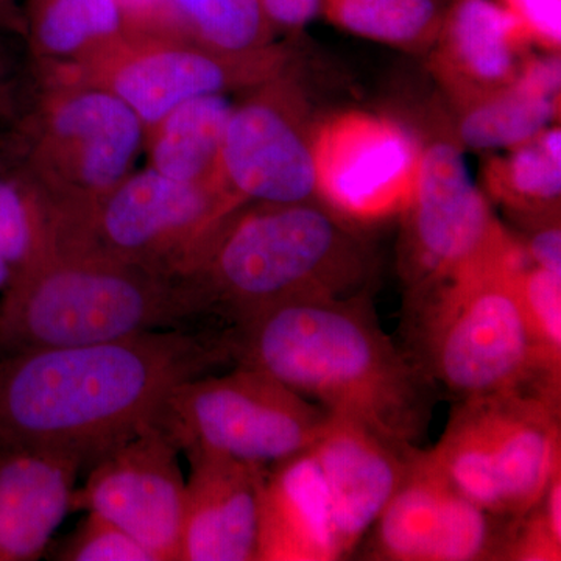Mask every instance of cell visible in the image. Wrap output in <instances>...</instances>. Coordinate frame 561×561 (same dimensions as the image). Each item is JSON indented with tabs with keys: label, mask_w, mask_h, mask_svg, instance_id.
<instances>
[{
	"label": "cell",
	"mask_w": 561,
	"mask_h": 561,
	"mask_svg": "<svg viewBox=\"0 0 561 561\" xmlns=\"http://www.w3.org/2000/svg\"><path fill=\"white\" fill-rule=\"evenodd\" d=\"M232 364L224 330H168L0 354V451L58 449L90 467L154 424L180 383Z\"/></svg>",
	"instance_id": "cell-1"
},
{
	"label": "cell",
	"mask_w": 561,
	"mask_h": 561,
	"mask_svg": "<svg viewBox=\"0 0 561 561\" xmlns=\"http://www.w3.org/2000/svg\"><path fill=\"white\" fill-rule=\"evenodd\" d=\"M232 364L268 373L337 419L420 448L434 382L383 332L368 291L271 306L224 328Z\"/></svg>",
	"instance_id": "cell-2"
},
{
	"label": "cell",
	"mask_w": 561,
	"mask_h": 561,
	"mask_svg": "<svg viewBox=\"0 0 561 561\" xmlns=\"http://www.w3.org/2000/svg\"><path fill=\"white\" fill-rule=\"evenodd\" d=\"M375 254L320 203L247 202L203 243L183 279L221 328L294 300L368 291Z\"/></svg>",
	"instance_id": "cell-3"
},
{
	"label": "cell",
	"mask_w": 561,
	"mask_h": 561,
	"mask_svg": "<svg viewBox=\"0 0 561 561\" xmlns=\"http://www.w3.org/2000/svg\"><path fill=\"white\" fill-rule=\"evenodd\" d=\"M516 236L470 267L408 301L416 365L456 401L531 390L561 402V382L542 370L518 291L527 264Z\"/></svg>",
	"instance_id": "cell-4"
},
{
	"label": "cell",
	"mask_w": 561,
	"mask_h": 561,
	"mask_svg": "<svg viewBox=\"0 0 561 561\" xmlns=\"http://www.w3.org/2000/svg\"><path fill=\"white\" fill-rule=\"evenodd\" d=\"M209 319L197 291L88 251L57 249L11 279L0 302V354L95 345Z\"/></svg>",
	"instance_id": "cell-5"
},
{
	"label": "cell",
	"mask_w": 561,
	"mask_h": 561,
	"mask_svg": "<svg viewBox=\"0 0 561 561\" xmlns=\"http://www.w3.org/2000/svg\"><path fill=\"white\" fill-rule=\"evenodd\" d=\"M426 454L483 511L518 518L561 470V402L531 390L457 401Z\"/></svg>",
	"instance_id": "cell-6"
},
{
	"label": "cell",
	"mask_w": 561,
	"mask_h": 561,
	"mask_svg": "<svg viewBox=\"0 0 561 561\" xmlns=\"http://www.w3.org/2000/svg\"><path fill=\"white\" fill-rule=\"evenodd\" d=\"M278 44L224 51L183 36L121 32L66 62L38 66L41 84H81L116 95L138 116L144 135L181 103L231 91H251L290 70Z\"/></svg>",
	"instance_id": "cell-7"
},
{
	"label": "cell",
	"mask_w": 561,
	"mask_h": 561,
	"mask_svg": "<svg viewBox=\"0 0 561 561\" xmlns=\"http://www.w3.org/2000/svg\"><path fill=\"white\" fill-rule=\"evenodd\" d=\"M243 203L231 191L180 183L147 165L91 205L57 216V249L183 279L203 243Z\"/></svg>",
	"instance_id": "cell-8"
},
{
	"label": "cell",
	"mask_w": 561,
	"mask_h": 561,
	"mask_svg": "<svg viewBox=\"0 0 561 561\" xmlns=\"http://www.w3.org/2000/svg\"><path fill=\"white\" fill-rule=\"evenodd\" d=\"M21 131L18 164L57 216L116 187L144 150L138 116L108 91L81 84H41Z\"/></svg>",
	"instance_id": "cell-9"
},
{
	"label": "cell",
	"mask_w": 561,
	"mask_h": 561,
	"mask_svg": "<svg viewBox=\"0 0 561 561\" xmlns=\"http://www.w3.org/2000/svg\"><path fill=\"white\" fill-rule=\"evenodd\" d=\"M330 413L268 373L234 365L180 383L154 424L180 451L213 453L271 467L311 448Z\"/></svg>",
	"instance_id": "cell-10"
},
{
	"label": "cell",
	"mask_w": 561,
	"mask_h": 561,
	"mask_svg": "<svg viewBox=\"0 0 561 561\" xmlns=\"http://www.w3.org/2000/svg\"><path fill=\"white\" fill-rule=\"evenodd\" d=\"M401 219L405 298L453 278L511 236L472 183L456 138L424 142L419 181Z\"/></svg>",
	"instance_id": "cell-11"
},
{
	"label": "cell",
	"mask_w": 561,
	"mask_h": 561,
	"mask_svg": "<svg viewBox=\"0 0 561 561\" xmlns=\"http://www.w3.org/2000/svg\"><path fill=\"white\" fill-rule=\"evenodd\" d=\"M424 142L400 121L342 111L316 125L317 198L364 227L401 216L419 181Z\"/></svg>",
	"instance_id": "cell-12"
},
{
	"label": "cell",
	"mask_w": 561,
	"mask_h": 561,
	"mask_svg": "<svg viewBox=\"0 0 561 561\" xmlns=\"http://www.w3.org/2000/svg\"><path fill=\"white\" fill-rule=\"evenodd\" d=\"M316 125L290 70L232 105L221 142V173L232 194L256 203L319 201Z\"/></svg>",
	"instance_id": "cell-13"
},
{
	"label": "cell",
	"mask_w": 561,
	"mask_h": 561,
	"mask_svg": "<svg viewBox=\"0 0 561 561\" xmlns=\"http://www.w3.org/2000/svg\"><path fill=\"white\" fill-rule=\"evenodd\" d=\"M179 453L158 424H149L92 461L87 481L72 491L70 512L116 524L154 561H179L186 491Z\"/></svg>",
	"instance_id": "cell-14"
},
{
	"label": "cell",
	"mask_w": 561,
	"mask_h": 561,
	"mask_svg": "<svg viewBox=\"0 0 561 561\" xmlns=\"http://www.w3.org/2000/svg\"><path fill=\"white\" fill-rule=\"evenodd\" d=\"M508 519L491 515L460 493L415 448L400 485L365 545V559L382 561L500 560Z\"/></svg>",
	"instance_id": "cell-15"
},
{
	"label": "cell",
	"mask_w": 561,
	"mask_h": 561,
	"mask_svg": "<svg viewBox=\"0 0 561 561\" xmlns=\"http://www.w3.org/2000/svg\"><path fill=\"white\" fill-rule=\"evenodd\" d=\"M179 561H256L262 485L268 467L213 453L186 454Z\"/></svg>",
	"instance_id": "cell-16"
},
{
	"label": "cell",
	"mask_w": 561,
	"mask_h": 561,
	"mask_svg": "<svg viewBox=\"0 0 561 561\" xmlns=\"http://www.w3.org/2000/svg\"><path fill=\"white\" fill-rule=\"evenodd\" d=\"M330 500L335 542L342 560L356 551L400 485L413 449L331 416L311 446Z\"/></svg>",
	"instance_id": "cell-17"
},
{
	"label": "cell",
	"mask_w": 561,
	"mask_h": 561,
	"mask_svg": "<svg viewBox=\"0 0 561 561\" xmlns=\"http://www.w3.org/2000/svg\"><path fill=\"white\" fill-rule=\"evenodd\" d=\"M530 44L504 5L493 0H453L432 44V70L460 105L515 80Z\"/></svg>",
	"instance_id": "cell-18"
},
{
	"label": "cell",
	"mask_w": 561,
	"mask_h": 561,
	"mask_svg": "<svg viewBox=\"0 0 561 561\" xmlns=\"http://www.w3.org/2000/svg\"><path fill=\"white\" fill-rule=\"evenodd\" d=\"M84 461L58 449L0 451V561H33L46 553L70 513Z\"/></svg>",
	"instance_id": "cell-19"
},
{
	"label": "cell",
	"mask_w": 561,
	"mask_h": 561,
	"mask_svg": "<svg viewBox=\"0 0 561 561\" xmlns=\"http://www.w3.org/2000/svg\"><path fill=\"white\" fill-rule=\"evenodd\" d=\"M335 560L342 557L312 448L271 465L261 491L256 561Z\"/></svg>",
	"instance_id": "cell-20"
},
{
	"label": "cell",
	"mask_w": 561,
	"mask_h": 561,
	"mask_svg": "<svg viewBox=\"0 0 561 561\" xmlns=\"http://www.w3.org/2000/svg\"><path fill=\"white\" fill-rule=\"evenodd\" d=\"M559 51L527 55L511 83L457 105L456 140L472 150L512 149L548 128L560 113Z\"/></svg>",
	"instance_id": "cell-21"
},
{
	"label": "cell",
	"mask_w": 561,
	"mask_h": 561,
	"mask_svg": "<svg viewBox=\"0 0 561 561\" xmlns=\"http://www.w3.org/2000/svg\"><path fill=\"white\" fill-rule=\"evenodd\" d=\"M231 108L225 95L181 103L144 135L147 165L180 183L230 191L221 173V142Z\"/></svg>",
	"instance_id": "cell-22"
},
{
	"label": "cell",
	"mask_w": 561,
	"mask_h": 561,
	"mask_svg": "<svg viewBox=\"0 0 561 561\" xmlns=\"http://www.w3.org/2000/svg\"><path fill=\"white\" fill-rule=\"evenodd\" d=\"M490 157L483 180L491 197L516 220L560 213L561 130L549 125L535 138Z\"/></svg>",
	"instance_id": "cell-23"
},
{
	"label": "cell",
	"mask_w": 561,
	"mask_h": 561,
	"mask_svg": "<svg viewBox=\"0 0 561 561\" xmlns=\"http://www.w3.org/2000/svg\"><path fill=\"white\" fill-rule=\"evenodd\" d=\"M121 32L114 0H28L25 36L38 66L77 60Z\"/></svg>",
	"instance_id": "cell-24"
},
{
	"label": "cell",
	"mask_w": 561,
	"mask_h": 561,
	"mask_svg": "<svg viewBox=\"0 0 561 561\" xmlns=\"http://www.w3.org/2000/svg\"><path fill=\"white\" fill-rule=\"evenodd\" d=\"M58 247L57 214L20 164L0 161V256L13 276Z\"/></svg>",
	"instance_id": "cell-25"
},
{
	"label": "cell",
	"mask_w": 561,
	"mask_h": 561,
	"mask_svg": "<svg viewBox=\"0 0 561 561\" xmlns=\"http://www.w3.org/2000/svg\"><path fill=\"white\" fill-rule=\"evenodd\" d=\"M320 11L342 31L411 50L432 47L445 14L440 0H321Z\"/></svg>",
	"instance_id": "cell-26"
},
{
	"label": "cell",
	"mask_w": 561,
	"mask_h": 561,
	"mask_svg": "<svg viewBox=\"0 0 561 561\" xmlns=\"http://www.w3.org/2000/svg\"><path fill=\"white\" fill-rule=\"evenodd\" d=\"M190 38L224 51H250L273 44L275 31L260 0H175Z\"/></svg>",
	"instance_id": "cell-27"
},
{
	"label": "cell",
	"mask_w": 561,
	"mask_h": 561,
	"mask_svg": "<svg viewBox=\"0 0 561 561\" xmlns=\"http://www.w3.org/2000/svg\"><path fill=\"white\" fill-rule=\"evenodd\" d=\"M518 291L542 370L561 382V273L527 262L518 273Z\"/></svg>",
	"instance_id": "cell-28"
},
{
	"label": "cell",
	"mask_w": 561,
	"mask_h": 561,
	"mask_svg": "<svg viewBox=\"0 0 561 561\" xmlns=\"http://www.w3.org/2000/svg\"><path fill=\"white\" fill-rule=\"evenodd\" d=\"M500 560H561V470L553 474L534 507L518 518L508 519Z\"/></svg>",
	"instance_id": "cell-29"
},
{
	"label": "cell",
	"mask_w": 561,
	"mask_h": 561,
	"mask_svg": "<svg viewBox=\"0 0 561 561\" xmlns=\"http://www.w3.org/2000/svg\"><path fill=\"white\" fill-rule=\"evenodd\" d=\"M55 560L62 561H154L146 548L116 524L88 513L76 530L58 546Z\"/></svg>",
	"instance_id": "cell-30"
},
{
	"label": "cell",
	"mask_w": 561,
	"mask_h": 561,
	"mask_svg": "<svg viewBox=\"0 0 561 561\" xmlns=\"http://www.w3.org/2000/svg\"><path fill=\"white\" fill-rule=\"evenodd\" d=\"M122 32L140 36H183L184 28L175 0H114Z\"/></svg>",
	"instance_id": "cell-31"
},
{
	"label": "cell",
	"mask_w": 561,
	"mask_h": 561,
	"mask_svg": "<svg viewBox=\"0 0 561 561\" xmlns=\"http://www.w3.org/2000/svg\"><path fill=\"white\" fill-rule=\"evenodd\" d=\"M523 25L531 44L559 51L561 44V0H502Z\"/></svg>",
	"instance_id": "cell-32"
},
{
	"label": "cell",
	"mask_w": 561,
	"mask_h": 561,
	"mask_svg": "<svg viewBox=\"0 0 561 561\" xmlns=\"http://www.w3.org/2000/svg\"><path fill=\"white\" fill-rule=\"evenodd\" d=\"M523 236L518 239L527 261L535 267L561 273L560 213L519 221Z\"/></svg>",
	"instance_id": "cell-33"
},
{
	"label": "cell",
	"mask_w": 561,
	"mask_h": 561,
	"mask_svg": "<svg viewBox=\"0 0 561 561\" xmlns=\"http://www.w3.org/2000/svg\"><path fill=\"white\" fill-rule=\"evenodd\" d=\"M273 31H298L320 13L321 0H260Z\"/></svg>",
	"instance_id": "cell-34"
},
{
	"label": "cell",
	"mask_w": 561,
	"mask_h": 561,
	"mask_svg": "<svg viewBox=\"0 0 561 561\" xmlns=\"http://www.w3.org/2000/svg\"><path fill=\"white\" fill-rule=\"evenodd\" d=\"M13 105V65L5 49L0 46V119Z\"/></svg>",
	"instance_id": "cell-35"
},
{
	"label": "cell",
	"mask_w": 561,
	"mask_h": 561,
	"mask_svg": "<svg viewBox=\"0 0 561 561\" xmlns=\"http://www.w3.org/2000/svg\"><path fill=\"white\" fill-rule=\"evenodd\" d=\"M0 32L25 36V16L16 0H0Z\"/></svg>",
	"instance_id": "cell-36"
},
{
	"label": "cell",
	"mask_w": 561,
	"mask_h": 561,
	"mask_svg": "<svg viewBox=\"0 0 561 561\" xmlns=\"http://www.w3.org/2000/svg\"><path fill=\"white\" fill-rule=\"evenodd\" d=\"M11 279H13V271L3 257L0 256V291H5L7 287L10 286Z\"/></svg>",
	"instance_id": "cell-37"
}]
</instances>
